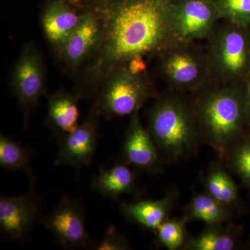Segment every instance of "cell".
Segmentation results:
<instances>
[{"label": "cell", "mask_w": 250, "mask_h": 250, "mask_svg": "<svg viewBox=\"0 0 250 250\" xmlns=\"http://www.w3.org/2000/svg\"><path fill=\"white\" fill-rule=\"evenodd\" d=\"M171 0H84L78 7L93 11L102 24L100 45L88 61L79 96L103 83L115 67L159 54L172 45Z\"/></svg>", "instance_id": "1"}, {"label": "cell", "mask_w": 250, "mask_h": 250, "mask_svg": "<svg viewBox=\"0 0 250 250\" xmlns=\"http://www.w3.org/2000/svg\"><path fill=\"white\" fill-rule=\"evenodd\" d=\"M197 93L192 104L202 142L213 148L222 159L248 125L243 85L213 82Z\"/></svg>", "instance_id": "2"}, {"label": "cell", "mask_w": 250, "mask_h": 250, "mask_svg": "<svg viewBox=\"0 0 250 250\" xmlns=\"http://www.w3.org/2000/svg\"><path fill=\"white\" fill-rule=\"evenodd\" d=\"M148 130L164 162L190 157L202 142L193 104L178 93L156 100L149 112Z\"/></svg>", "instance_id": "3"}, {"label": "cell", "mask_w": 250, "mask_h": 250, "mask_svg": "<svg viewBox=\"0 0 250 250\" xmlns=\"http://www.w3.org/2000/svg\"><path fill=\"white\" fill-rule=\"evenodd\" d=\"M213 82L241 83L250 72V32L225 21L207 39L206 48Z\"/></svg>", "instance_id": "4"}, {"label": "cell", "mask_w": 250, "mask_h": 250, "mask_svg": "<svg viewBox=\"0 0 250 250\" xmlns=\"http://www.w3.org/2000/svg\"><path fill=\"white\" fill-rule=\"evenodd\" d=\"M102 84L92 110L107 119L132 116L153 95L145 72H134L126 65L113 69Z\"/></svg>", "instance_id": "5"}, {"label": "cell", "mask_w": 250, "mask_h": 250, "mask_svg": "<svg viewBox=\"0 0 250 250\" xmlns=\"http://www.w3.org/2000/svg\"><path fill=\"white\" fill-rule=\"evenodd\" d=\"M159 55L161 74L174 91L197 93L210 83L207 52L194 42L172 44Z\"/></svg>", "instance_id": "6"}, {"label": "cell", "mask_w": 250, "mask_h": 250, "mask_svg": "<svg viewBox=\"0 0 250 250\" xmlns=\"http://www.w3.org/2000/svg\"><path fill=\"white\" fill-rule=\"evenodd\" d=\"M220 20L213 0H171L169 22L172 45L207 40Z\"/></svg>", "instance_id": "7"}, {"label": "cell", "mask_w": 250, "mask_h": 250, "mask_svg": "<svg viewBox=\"0 0 250 250\" xmlns=\"http://www.w3.org/2000/svg\"><path fill=\"white\" fill-rule=\"evenodd\" d=\"M44 226L56 241L68 249L92 247L85 225V208L77 198L63 196L43 220Z\"/></svg>", "instance_id": "8"}, {"label": "cell", "mask_w": 250, "mask_h": 250, "mask_svg": "<svg viewBox=\"0 0 250 250\" xmlns=\"http://www.w3.org/2000/svg\"><path fill=\"white\" fill-rule=\"evenodd\" d=\"M45 67L33 46L21 52L12 74L13 90L26 113L32 109L45 91Z\"/></svg>", "instance_id": "9"}, {"label": "cell", "mask_w": 250, "mask_h": 250, "mask_svg": "<svg viewBox=\"0 0 250 250\" xmlns=\"http://www.w3.org/2000/svg\"><path fill=\"white\" fill-rule=\"evenodd\" d=\"M41 203L34 191L21 196L0 197V230L4 236L19 241L30 232L41 214Z\"/></svg>", "instance_id": "10"}, {"label": "cell", "mask_w": 250, "mask_h": 250, "mask_svg": "<svg viewBox=\"0 0 250 250\" xmlns=\"http://www.w3.org/2000/svg\"><path fill=\"white\" fill-rule=\"evenodd\" d=\"M98 115L92 110L76 129L59 136L57 164L68 166L78 172L93 159L98 141Z\"/></svg>", "instance_id": "11"}, {"label": "cell", "mask_w": 250, "mask_h": 250, "mask_svg": "<svg viewBox=\"0 0 250 250\" xmlns=\"http://www.w3.org/2000/svg\"><path fill=\"white\" fill-rule=\"evenodd\" d=\"M122 154L124 162L138 170L149 173H156L161 170L164 161L149 130L141 123L139 112L131 117Z\"/></svg>", "instance_id": "12"}, {"label": "cell", "mask_w": 250, "mask_h": 250, "mask_svg": "<svg viewBox=\"0 0 250 250\" xmlns=\"http://www.w3.org/2000/svg\"><path fill=\"white\" fill-rule=\"evenodd\" d=\"M82 9V21L59 52L62 62L70 68H75L85 61H89L98 50L102 39L100 18L93 11Z\"/></svg>", "instance_id": "13"}, {"label": "cell", "mask_w": 250, "mask_h": 250, "mask_svg": "<svg viewBox=\"0 0 250 250\" xmlns=\"http://www.w3.org/2000/svg\"><path fill=\"white\" fill-rule=\"evenodd\" d=\"M65 0H49L42 14V30L47 41L58 53L82 21V9Z\"/></svg>", "instance_id": "14"}, {"label": "cell", "mask_w": 250, "mask_h": 250, "mask_svg": "<svg viewBox=\"0 0 250 250\" xmlns=\"http://www.w3.org/2000/svg\"><path fill=\"white\" fill-rule=\"evenodd\" d=\"M177 197V191L170 190L159 200L121 202L120 208L122 214L129 221L155 231L161 224L170 218Z\"/></svg>", "instance_id": "15"}, {"label": "cell", "mask_w": 250, "mask_h": 250, "mask_svg": "<svg viewBox=\"0 0 250 250\" xmlns=\"http://www.w3.org/2000/svg\"><path fill=\"white\" fill-rule=\"evenodd\" d=\"M92 188L104 197L115 200L125 194H137L136 175L125 162L110 168L102 167L93 178Z\"/></svg>", "instance_id": "16"}, {"label": "cell", "mask_w": 250, "mask_h": 250, "mask_svg": "<svg viewBox=\"0 0 250 250\" xmlns=\"http://www.w3.org/2000/svg\"><path fill=\"white\" fill-rule=\"evenodd\" d=\"M78 95L59 91L47 97V122L59 136L79 126Z\"/></svg>", "instance_id": "17"}, {"label": "cell", "mask_w": 250, "mask_h": 250, "mask_svg": "<svg viewBox=\"0 0 250 250\" xmlns=\"http://www.w3.org/2000/svg\"><path fill=\"white\" fill-rule=\"evenodd\" d=\"M220 162L210 164L205 174V192L235 213L241 206L238 186Z\"/></svg>", "instance_id": "18"}, {"label": "cell", "mask_w": 250, "mask_h": 250, "mask_svg": "<svg viewBox=\"0 0 250 250\" xmlns=\"http://www.w3.org/2000/svg\"><path fill=\"white\" fill-rule=\"evenodd\" d=\"M242 229L233 224L206 225L197 236L189 238L184 250H232L238 246Z\"/></svg>", "instance_id": "19"}, {"label": "cell", "mask_w": 250, "mask_h": 250, "mask_svg": "<svg viewBox=\"0 0 250 250\" xmlns=\"http://www.w3.org/2000/svg\"><path fill=\"white\" fill-rule=\"evenodd\" d=\"M233 211L229 209L213 197L205 192L194 195L184 209L188 221L197 220L206 225L228 223L232 218Z\"/></svg>", "instance_id": "20"}, {"label": "cell", "mask_w": 250, "mask_h": 250, "mask_svg": "<svg viewBox=\"0 0 250 250\" xmlns=\"http://www.w3.org/2000/svg\"><path fill=\"white\" fill-rule=\"evenodd\" d=\"M34 152L14 141L9 136H0V166L10 171H18L27 174L30 180L31 189H34L35 177L31 167Z\"/></svg>", "instance_id": "21"}, {"label": "cell", "mask_w": 250, "mask_h": 250, "mask_svg": "<svg viewBox=\"0 0 250 250\" xmlns=\"http://www.w3.org/2000/svg\"><path fill=\"white\" fill-rule=\"evenodd\" d=\"M227 169L236 174L250 189V134L245 133L224 154Z\"/></svg>", "instance_id": "22"}, {"label": "cell", "mask_w": 250, "mask_h": 250, "mask_svg": "<svg viewBox=\"0 0 250 250\" xmlns=\"http://www.w3.org/2000/svg\"><path fill=\"white\" fill-rule=\"evenodd\" d=\"M187 222L184 216L167 219L155 231L156 244L168 250H184L189 239L186 229Z\"/></svg>", "instance_id": "23"}, {"label": "cell", "mask_w": 250, "mask_h": 250, "mask_svg": "<svg viewBox=\"0 0 250 250\" xmlns=\"http://www.w3.org/2000/svg\"><path fill=\"white\" fill-rule=\"evenodd\" d=\"M220 19L243 26H250V0H213Z\"/></svg>", "instance_id": "24"}, {"label": "cell", "mask_w": 250, "mask_h": 250, "mask_svg": "<svg viewBox=\"0 0 250 250\" xmlns=\"http://www.w3.org/2000/svg\"><path fill=\"white\" fill-rule=\"evenodd\" d=\"M98 250H126L130 248L129 241L122 236L114 227L107 228L103 238L93 246Z\"/></svg>", "instance_id": "25"}, {"label": "cell", "mask_w": 250, "mask_h": 250, "mask_svg": "<svg viewBox=\"0 0 250 250\" xmlns=\"http://www.w3.org/2000/svg\"><path fill=\"white\" fill-rule=\"evenodd\" d=\"M242 85L244 93L248 125L250 126V72L242 82Z\"/></svg>", "instance_id": "26"}, {"label": "cell", "mask_w": 250, "mask_h": 250, "mask_svg": "<svg viewBox=\"0 0 250 250\" xmlns=\"http://www.w3.org/2000/svg\"><path fill=\"white\" fill-rule=\"evenodd\" d=\"M65 1H68L69 3L75 5V6H78L81 3L83 2L84 0H65Z\"/></svg>", "instance_id": "27"}]
</instances>
